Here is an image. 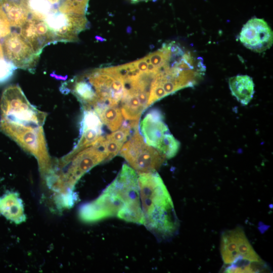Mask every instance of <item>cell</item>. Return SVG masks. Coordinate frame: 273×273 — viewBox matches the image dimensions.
Listing matches in <instances>:
<instances>
[{
  "mask_svg": "<svg viewBox=\"0 0 273 273\" xmlns=\"http://www.w3.org/2000/svg\"><path fill=\"white\" fill-rule=\"evenodd\" d=\"M10 33V24L0 4V38Z\"/></svg>",
  "mask_w": 273,
  "mask_h": 273,
  "instance_id": "d6986e66",
  "label": "cell"
},
{
  "mask_svg": "<svg viewBox=\"0 0 273 273\" xmlns=\"http://www.w3.org/2000/svg\"><path fill=\"white\" fill-rule=\"evenodd\" d=\"M118 154L138 174L156 171L166 159L158 150L146 143L138 127L134 129Z\"/></svg>",
  "mask_w": 273,
  "mask_h": 273,
  "instance_id": "277c9868",
  "label": "cell"
},
{
  "mask_svg": "<svg viewBox=\"0 0 273 273\" xmlns=\"http://www.w3.org/2000/svg\"><path fill=\"white\" fill-rule=\"evenodd\" d=\"M228 265L224 270L226 272H256L264 267L263 261L238 263Z\"/></svg>",
  "mask_w": 273,
  "mask_h": 273,
  "instance_id": "2e32d148",
  "label": "cell"
},
{
  "mask_svg": "<svg viewBox=\"0 0 273 273\" xmlns=\"http://www.w3.org/2000/svg\"><path fill=\"white\" fill-rule=\"evenodd\" d=\"M2 59H4V53L3 48L1 44L0 43V60Z\"/></svg>",
  "mask_w": 273,
  "mask_h": 273,
  "instance_id": "7402d4cb",
  "label": "cell"
},
{
  "mask_svg": "<svg viewBox=\"0 0 273 273\" xmlns=\"http://www.w3.org/2000/svg\"><path fill=\"white\" fill-rule=\"evenodd\" d=\"M93 107L103 124H105L110 130L115 131L122 125L123 116L121 110L116 106L97 104Z\"/></svg>",
  "mask_w": 273,
  "mask_h": 273,
  "instance_id": "4fadbf2b",
  "label": "cell"
},
{
  "mask_svg": "<svg viewBox=\"0 0 273 273\" xmlns=\"http://www.w3.org/2000/svg\"><path fill=\"white\" fill-rule=\"evenodd\" d=\"M19 200L14 193H9L0 197V213L7 218L17 221L21 212Z\"/></svg>",
  "mask_w": 273,
  "mask_h": 273,
  "instance_id": "5bb4252c",
  "label": "cell"
},
{
  "mask_svg": "<svg viewBox=\"0 0 273 273\" xmlns=\"http://www.w3.org/2000/svg\"><path fill=\"white\" fill-rule=\"evenodd\" d=\"M82 76L90 84L94 92L96 100L94 106L97 104L117 106L125 94V81L117 73L115 67L96 69Z\"/></svg>",
  "mask_w": 273,
  "mask_h": 273,
  "instance_id": "5b68a950",
  "label": "cell"
},
{
  "mask_svg": "<svg viewBox=\"0 0 273 273\" xmlns=\"http://www.w3.org/2000/svg\"><path fill=\"white\" fill-rule=\"evenodd\" d=\"M3 53L9 61L17 68L33 71L39 55L19 34L13 32L8 35L3 43Z\"/></svg>",
  "mask_w": 273,
  "mask_h": 273,
  "instance_id": "ba28073f",
  "label": "cell"
},
{
  "mask_svg": "<svg viewBox=\"0 0 273 273\" xmlns=\"http://www.w3.org/2000/svg\"><path fill=\"white\" fill-rule=\"evenodd\" d=\"M123 145L120 143L105 138L104 147L108 161L118 154Z\"/></svg>",
  "mask_w": 273,
  "mask_h": 273,
  "instance_id": "ac0fdd59",
  "label": "cell"
},
{
  "mask_svg": "<svg viewBox=\"0 0 273 273\" xmlns=\"http://www.w3.org/2000/svg\"><path fill=\"white\" fill-rule=\"evenodd\" d=\"M121 102V112L123 117L130 121H138L141 116L148 107L150 93L130 84Z\"/></svg>",
  "mask_w": 273,
  "mask_h": 273,
  "instance_id": "30bf717a",
  "label": "cell"
},
{
  "mask_svg": "<svg viewBox=\"0 0 273 273\" xmlns=\"http://www.w3.org/2000/svg\"><path fill=\"white\" fill-rule=\"evenodd\" d=\"M135 67L141 72L147 71L148 64L146 62L144 58L139 59L134 61Z\"/></svg>",
  "mask_w": 273,
  "mask_h": 273,
  "instance_id": "ffe728a7",
  "label": "cell"
},
{
  "mask_svg": "<svg viewBox=\"0 0 273 273\" xmlns=\"http://www.w3.org/2000/svg\"><path fill=\"white\" fill-rule=\"evenodd\" d=\"M17 68L10 61L0 60V83L7 81Z\"/></svg>",
  "mask_w": 273,
  "mask_h": 273,
  "instance_id": "e0dca14e",
  "label": "cell"
},
{
  "mask_svg": "<svg viewBox=\"0 0 273 273\" xmlns=\"http://www.w3.org/2000/svg\"><path fill=\"white\" fill-rule=\"evenodd\" d=\"M239 39L247 48L261 53L272 46V31L263 19L253 18L244 25L240 33Z\"/></svg>",
  "mask_w": 273,
  "mask_h": 273,
  "instance_id": "9c48e42d",
  "label": "cell"
},
{
  "mask_svg": "<svg viewBox=\"0 0 273 273\" xmlns=\"http://www.w3.org/2000/svg\"><path fill=\"white\" fill-rule=\"evenodd\" d=\"M179 147V142L169 132L165 135L158 150L166 159H170L176 155Z\"/></svg>",
  "mask_w": 273,
  "mask_h": 273,
  "instance_id": "9a60e30c",
  "label": "cell"
},
{
  "mask_svg": "<svg viewBox=\"0 0 273 273\" xmlns=\"http://www.w3.org/2000/svg\"><path fill=\"white\" fill-rule=\"evenodd\" d=\"M95 38L97 40H99L100 41H105L106 39L104 38H102V37L99 36H96Z\"/></svg>",
  "mask_w": 273,
  "mask_h": 273,
  "instance_id": "603a6c76",
  "label": "cell"
},
{
  "mask_svg": "<svg viewBox=\"0 0 273 273\" xmlns=\"http://www.w3.org/2000/svg\"><path fill=\"white\" fill-rule=\"evenodd\" d=\"M144 225L160 239L175 235L179 222L169 193L156 171L138 174Z\"/></svg>",
  "mask_w": 273,
  "mask_h": 273,
  "instance_id": "7a4b0ae2",
  "label": "cell"
},
{
  "mask_svg": "<svg viewBox=\"0 0 273 273\" xmlns=\"http://www.w3.org/2000/svg\"><path fill=\"white\" fill-rule=\"evenodd\" d=\"M229 84L232 94L242 105H247L254 94V84L251 77L238 75L231 77Z\"/></svg>",
  "mask_w": 273,
  "mask_h": 273,
  "instance_id": "7c38bea8",
  "label": "cell"
},
{
  "mask_svg": "<svg viewBox=\"0 0 273 273\" xmlns=\"http://www.w3.org/2000/svg\"><path fill=\"white\" fill-rule=\"evenodd\" d=\"M2 120L19 122L37 121L44 122L47 114L32 106L18 85H11L3 93L1 100Z\"/></svg>",
  "mask_w": 273,
  "mask_h": 273,
  "instance_id": "8992f818",
  "label": "cell"
},
{
  "mask_svg": "<svg viewBox=\"0 0 273 273\" xmlns=\"http://www.w3.org/2000/svg\"><path fill=\"white\" fill-rule=\"evenodd\" d=\"M80 215L86 221L116 217L127 222L144 224L136 172L124 164L116 177L99 197L82 208Z\"/></svg>",
  "mask_w": 273,
  "mask_h": 273,
  "instance_id": "6da1fadb",
  "label": "cell"
},
{
  "mask_svg": "<svg viewBox=\"0 0 273 273\" xmlns=\"http://www.w3.org/2000/svg\"><path fill=\"white\" fill-rule=\"evenodd\" d=\"M43 124L36 121L19 123L1 120L0 129L23 149L34 155L44 166L49 161V154Z\"/></svg>",
  "mask_w": 273,
  "mask_h": 273,
  "instance_id": "3957f363",
  "label": "cell"
},
{
  "mask_svg": "<svg viewBox=\"0 0 273 273\" xmlns=\"http://www.w3.org/2000/svg\"><path fill=\"white\" fill-rule=\"evenodd\" d=\"M140 129L146 143L157 150L166 134L169 132L162 115L157 110H152L146 115L141 122Z\"/></svg>",
  "mask_w": 273,
  "mask_h": 273,
  "instance_id": "8fae6325",
  "label": "cell"
},
{
  "mask_svg": "<svg viewBox=\"0 0 273 273\" xmlns=\"http://www.w3.org/2000/svg\"><path fill=\"white\" fill-rule=\"evenodd\" d=\"M51 75L52 76L55 77H56V78H57V79L59 78V79H65L66 78V77H67V76H65V77H63V76H58V75H56V74H51Z\"/></svg>",
  "mask_w": 273,
  "mask_h": 273,
  "instance_id": "44dd1931",
  "label": "cell"
},
{
  "mask_svg": "<svg viewBox=\"0 0 273 273\" xmlns=\"http://www.w3.org/2000/svg\"><path fill=\"white\" fill-rule=\"evenodd\" d=\"M220 250L224 264L230 265L245 262H261L241 227L223 232Z\"/></svg>",
  "mask_w": 273,
  "mask_h": 273,
  "instance_id": "52a82bcc",
  "label": "cell"
},
{
  "mask_svg": "<svg viewBox=\"0 0 273 273\" xmlns=\"http://www.w3.org/2000/svg\"><path fill=\"white\" fill-rule=\"evenodd\" d=\"M142 1H147V0H130V1L132 2V3L138 2Z\"/></svg>",
  "mask_w": 273,
  "mask_h": 273,
  "instance_id": "cb8c5ba5",
  "label": "cell"
}]
</instances>
